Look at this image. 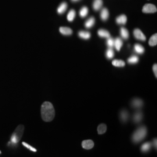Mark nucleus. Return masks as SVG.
<instances>
[{
	"instance_id": "33",
	"label": "nucleus",
	"mask_w": 157,
	"mask_h": 157,
	"mask_svg": "<svg viewBox=\"0 0 157 157\" xmlns=\"http://www.w3.org/2000/svg\"><path fill=\"white\" fill-rule=\"evenodd\" d=\"M1 154V151H0V154Z\"/></svg>"
},
{
	"instance_id": "27",
	"label": "nucleus",
	"mask_w": 157,
	"mask_h": 157,
	"mask_svg": "<svg viewBox=\"0 0 157 157\" xmlns=\"http://www.w3.org/2000/svg\"><path fill=\"white\" fill-rule=\"evenodd\" d=\"M139 61V57L136 56H133L130 57L129 59H128V62L129 63H132V64H135L137 63Z\"/></svg>"
},
{
	"instance_id": "11",
	"label": "nucleus",
	"mask_w": 157,
	"mask_h": 157,
	"mask_svg": "<svg viewBox=\"0 0 157 157\" xmlns=\"http://www.w3.org/2000/svg\"><path fill=\"white\" fill-rule=\"evenodd\" d=\"M107 130V125L105 124H100L98 126L97 128V131H98V133L99 135H103L104 134Z\"/></svg>"
},
{
	"instance_id": "23",
	"label": "nucleus",
	"mask_w": 157,
	"mask_h": 157,
	"mask_svg": "<svg viewBox=\"0 0 157 157\" xmlns=\"http://www.w3.org/2000/svg\"><path fill=\"white\" fill-rule=\"evenodd\" d=\"M75 16H76V12L75 11V10H71L67 14V21L69 22H72L75 17Z\"/></svg>"
},
{
	"instance_id": "2",
	"label": "nucleus",
	"mask_w": 157,
	"mask_h": 157,
	"mask_svg": "<svg viewBox=\"0 0 157 157\" xmlns=\"http://www.w3.org/2000/svg\"><path fill=\"white\" fill-rule=\"evenodd\" d=\"M147 135V129L144 126H141L137 129L132 136V140L135 143H139L144 140Z\"/></svg>"
},
{
	"instance_id": "13",
	"label": "nucleus",
	"mask_w": 157,
	"mask_h": 157,
	"mask_svg": "<svg viewBox=\"0 0 157 157\" xmlns=\"http://www.w3.org/2000/svg\"><path fill=\"white\" fill-rule=\"evenodd\" d=\"M122 45H123V41L121 38L118 37L114 40V46H115L116 50L118 51H120Z\"/></svg>"
},
{
	"instance_id": "4",
	"label": "nucleus",
	"mask_w": 157,
	"mask_h": 157,
	"mask_svg": "<svg viewBox=\"0 0 157 157\" xmlns=\"http://www.w3.org/2000/svg\"><path fill=\"white\" fill-rule=\"evenodd\" d=\"M157 11L156 6L151 4H147L144 5L142 10L143 12L145 13H152L156 12Z\"/></svg>"
},
{
	"instance_id": "32",
	"label": "nucleus",
	"mask_w": 157,
	"mask_h": 157,
	"mask_svg": "<svg viewBox=\"0 0 157 157\" xmlns=\"http://www.w3.org/2000/svg\"><path fill=\"white\" fill-rule=\"evenodd\" d=\"M73 2H78L80 0H71Z\"/></svg>"
},
{
	"instance_id": "12",
	"label": "nucleus",
	"mask_w": 157,
	"mask_h": 157,
	"mask_svg": "<svg viewBox=\"0 0 157 157\" xmlns=\"http://www.w3.org/2000/svg\"><path fill=\"white\" fill-rule=\"evenodd\" d=\"M67 2H63L61 4L57 9V12L59 14H62L67 10Z\"/></svg>"
},
{
	"instance_id": "17",
	"label": "nucleus",
	"mask_w": 157,
	"mask_h": 157,
	"mask_svg": "<svg viewBox=\"0 0 157 157\" xmlns=\"http://www.w3.org/2000/svg\"><path fill=\"white\" fill-rule=\"evenodd\" d=\"M78 36L83 39L88 40L91 37V34L88 32L80 31L78 32Z\"/></svg>"
},
{
	"instance_id": "29",
	"label": "nucleus",
	"mask_w": 157,
	"mask_h": 157,
	"mask_svg": "<svg viewBox=\"0 0 157 157\" xmlns=\"http://www.w3.org/2000/svg\"><path fill=\"white\" fill-rule=\"evenodd\" d=\"M107 44L109 48H112L114 46V40L111 37L107 39Z\"/></svg>"
},
{
	"instance_id": "21",
	"label": "nucleus",
	"mask_w": 157,
	"mask_h": 157,
	"mask_svg": "<svg viewBox=\"0 0 157 157\" xmlns=\"http://www.w3.org/2000/svg\"><path fill=\"white\" fill-rule=\"evenodd\" d=\"M149 45L150 46H155L157 44V33L154 34L152 36L151 38L149 40Z\"/></svg>"
},
{
	"instance_id": "31",
	"label": "nucleus",
	"mask_w": 157,
	"mask_h": 157,
	"mask_svg": "<svg viewBox=\"0 0 157 157\" xmlns=\"http://www.w3.org/2000/svg\"><path fill=\"white\" fill-rule=\"evenodd\" d=\"M152 69H153V72H154V75H155V77H156V78H157V65L155 63V64H154V66H153V67H152Z\"/></svg>"
},
{
	"instance_id": "5",
	"label": "nucleus",
	"mask_w": 157,
	"mask_h": 157,
	"mask_svg": "<svg viewBox=\"0 0 157 157\" xmlns=\"http://www.w3.org/2000/svg\"><path fill=\"white\" fill-rule=\"evenodd\" d=\"M133 34L135 38L136 39L139 40L141 41H145L146 40V37L140 29H136L133 31Z\"/></svg>"
},
{
	"instance_id": "1",
	"label": "nucleus",
	"mask_w": 157,
	"mask_h": 157,
	"mask_svg": "<svg viewBox=\"0 0 157 157\" xmlns=\"http://www.w3.org/2000/svg\"><path fill=\"white\" fill-rule=\"evenodd\" d=\"M42 119L46 122H51L55 117L56 112L53 105L48 101H45L41 107Z\"/></svg>"
},
{
	"instance_id": "10",
	"label": "nucleus",
	"mask_w": 157,
	"mask_h": 157,
	"mask_svg": "<svg viewBox=\"0 0 157 157\" xmlns=\"http://www.w3.org/2000/svg\"><path fill=\"white\" fill-rule=\"evenodd\" d=\"M100 17L102 21H106L107 19H108L109 17V11L107 10V8H104L101 12L100 13Z\"/></svg>"
},
{
	"instance_id": "25",
	"label": "nucleus",
	"mask_w": 157,
	"mask_h": 157,
	"mask_svg": "<svg viewBox=\"0 0 157 157\" xmlns=\"http://www.w3.org/2000/svg\"><path fill=\"white\" fill-rule=\"evenodd\" d=\"M141 119H142V113L140 111L136 112L134 115V117H133V119H134L135 122L137 123V122H140Z\"/></svg>"
},
{
	"instance_id": "28",
	"label": "nucleus",
	"mask_w": 157,
	"mask_h": 157,
	"mask_svg": "<svg viewBox=\"0 0 157 157\" xmlns=\"http://www.w3.org/2000/svg\"><path fill=\"white\" fill-rule=\"evenodd\" d=\"M114 56V51L112 48H109L106 52V56L108 59H111Z\"/></svg>"
},
{
	"instance_id": "22",
	"label": "nucleus",
	"mask_w": 157,
	"mask_h": 157,
	"mask_svg": "<svg viewBox=\"0 0 157 157\" xmlns=\"http://www.w3.org/2000/svg\"><path fill=\"white\" fill-rule=\"evenodd\" d=\"M112 65L116 67H123L125 65V62L122 60L115 59L112 62Z\"/></svg>"
},
{
	"instance_id": "6",
	"label": "nucleus",
	"mask_w": 157,
	"mask_h": 157,
	"mask_svg": "<svg viewBox=\"0 0 157 157\" xmlns=\"http://www.w3.org/2000/svg\"><path fill=\"white\" fill-rule=\"evenodd\" d=\"M82 146L85 150H90L94 147V141L91 140H86L82 141Z\"/></svg>"
},
{
	"instance_id": "16",
	"label": "nucleus",
	"mask_w": 157,
	"mask_h": 157,
	"mask_svg": "<svg viewBox=\"0 0 157 157\" xmlns=\"http://www.w3.org/2000/svg\"><path fill=\"white\" fill-rule=\"evenodd\" d=\"M94 23H95L94 17H91L86 22L84 25H85V27L86 28L89 29L91 28V27H93L94 26Z\"/></svg>"
},
{
	"instance_id": "26",
	"label": "nucleus",
	"mask_w": 157,
	"mask_h": 157,
	"mask_svg": "<svg viewBox=\"0 0 157 157\" xmlns=\"http://www.w3.org/2000/svg\"><path fill=\"white\" fill-rule=\"evenodd\" d=\"M129 114L128 112L125 110H123L121 112V118L123 122H126L128 119Z\"/></svg>"
},
{
	"instance_id": "7",
	"label": "nucleus",
	"mask_w": 157,
	"mask_h": 157,
	"mask_svg": "<svg viewBox=\"0 0 157 157\" xmlns=\"http://www.w3.org/2000/svg\"><path fill=\"white\" fill-rule=\"evenodd\" d=\"M116 22L118 25H124L127 22V17L124 15H121L117 17Z\"/></svg>"
},
{
	"instance_id": "14",
	"label": "nucleus",
	"mask_w": 157,
	"mask_h": 157,
	"mask_svg": "<svg viewBox=\"0 0 157 157\" xmlns=\"http://www.w3.org/2000/svg\"><path fill=\"white\" fill-rule=\"evenodd\" d=\"M98 34L100 37L102 38H109L110 37V34L109 33L104 29H100L98 31Z\"/></svg>"
},
{
	"instance_id": "19",
	"label": "nucleus",
	"mask_w": 157,
	"mask_h": 157,
	"mask_svg": "<svg viewBox=\"0 0 157 157\" xmlns=\"http://www.w3.org/2000/svg\"><path fill=\"white\" fill-rule=\"evenodd\" d=\"M120 33H121V37L124 40H127L129 38V32H128V30L126 29L122 28L121 29Z\"/></svg>"
},
{
	"instance_id": "3",
	"label": "nucleus",
	"mask_w": 157,
	"mask_h": 157,
	"mask_svg": "<svg viewBox=\"0 0 157 157\" xmlns=\"http://www.w3.org/2000/svg\"><path fill=\"white\" fill-rule=\"evenodd\" d=\"M24 129H25V127L23 124H19L17 126L15 131L13 132L11 137V141L13 143L16 144L21 140L23 135Z\"/></svg>"
},
{
	"instance_id": "8",
	"label": "nucleus",
	"mask_w": 157,
	"mask_h": 157,
	"mask_svg": "<svg viewBox=\"0 0 157 157\" xmlns=\"http://www.w3.org/2000/svg\"><path fill=\"white\" fill-rule=\"evenodd\" d=\"M102 4H103L102 0H94L93 4L94 10H95V11H99L102 8Z\"/></svg>"
},
{
	"instance_id": "18",
	"label": "nucleus",
	"mask_w": 157,
	"mask_h": 157,
	"mask_svg": "<svg viewBox=\"0 0 157 157\" xmlns=\"http://www.w3.org/2000/svg\"><path fill=\"white\" fill-rule=\"evenodd\" d=\"M135 52L137 54H142L144 52V48L139 44H136L134 46Z\"/></svg>"
},
{
	"instance_id": "9",
	"label": "nucleus",
	"mask_w": 157,
	"mask_h": 157,
	"mask_svg": "<svg viewBox=\"0 0 157 157\" xmlns=\"http://www.w3.org/2000/svg\"><path fill=\"white\" fill-rule=\"evenodd\" d=\"M143 101L140 99H138V98H135L132 102V107H134L135 108H140L143 106Z\"/></svg>"
},
{
	"instance_id": "20",
	"label": "nucleus",
	"mask_w": 157,
	"mask_h": 157,
	"mask_svg": "<svg viewBox=\"0 0 157 157\" xmlns=\"http://www.w3.org/2000/svg\"><path fill=\"white\" fill-rule=\"evenodd\" d=\"M151 148V143L149 142L143 144L141 147V150L143 152H147L149 151Z\"/></svg>"
},
{
	"instance_id": "30",
	"label": "nucleus",
	"mask_w": 157,
	"mask_h": 157,
	"mask_svg": "<svg viewBox=\"0 0 157 157\" xmlns=\"http://www.w3.org/2000/svg\"><path fill=\"white\" fill-rule=\"evenodd\" d=\"M22 144L23 146H24L25 147H26L27 148H28V149H29L30 150H31V151H37V150H36V149H35V148H33V147H32V146H30L29 144H28V143H25V142H23Z\"/></svg>"
},
{
	"instance_id": "15",
	"label": "nucleus",
	"mask_w": 157,
	"mask_h": 157,
	"mask_svg": "<svg viewBox=\"0 0 157 157\" xmlns=\"http://www.w3.org/2000/svg\"><path fill=\"white\" fill-rule=\"evenodd\" d=\"M59 32L63 35H71L72 34V30L67 27H61L59 28Z\"/></svg>"
},
{
	"instance_id": "24",
	"label": "nucleus",
	"mask_w": 157,
	"mask_h": 157,
	"mask_svg": "<svg viewBox=\"0 0 157 157\" xmlns=\"http://www.w3.org/2000/svg\"><path fill=\"white\" fill-rule=\"evenodd\" d=\"M88 12H89L88 8L87 6H83L80 10L79 14H80V16L82 17H86L87 15Z\"/></svg>"
}]
</instances>
